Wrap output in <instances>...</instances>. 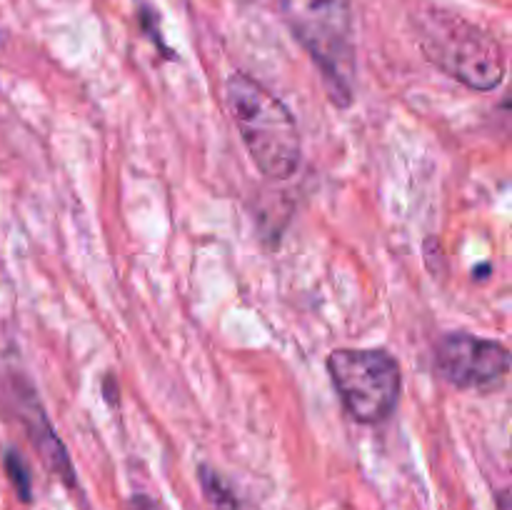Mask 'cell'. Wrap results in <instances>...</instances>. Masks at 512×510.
<instances>
[{
  "mask_svg": "<svg viewBox=\"0 0 512 510\" xmlns=\"http://www.w3.org/2000/svg\"><path fill=\"white\" fill-rule=\"evenodd\" d=\"M435 368L455 388L488 393L503 385L510 370V353L498 340L448 333L435 345Z\"/></svg>",
  "mask_w": 512,
  "mask_h": 510,
  "instance_id": "5b68a950",
  "label": "cell"
},
{
  "mask_svg": "<svg viewBox=\"0 0 512 510\" xmlns=\"http://www.w3.org/2000/svg\"><path fill=\"white\" fill-rule=\"evenodd\" d=\"M225 100L240 140L260 173L275 180L293 178L300 168L303 140L283 100L245 73L230 75Z\"/></svg>",
  "mask_w": 512,
  "mask_h": 510,
  "instance_id": "6da1fadb",
  "label": "cell"
},
{
  "mask_svg": "<svg viewBox=\"0 0 512 510\" xmlns=\"http://www.w3.org/2000/svg\"><path fill=\"white\" fill-rule=\"evenodd\" d=\"M130 510H160V508L153 498H148V495H133V500H130Z\"/></svg>",
  "mask_w": 512,
  "mask_h": 510,
  "instance_id": "9c48e42d",
  "label": "cell"
},
{
  "mask_svg": "<svg viewBox=\"0 0 512 510\" xmlns=\"http://www.w3.org/2000/svg\"><path fill=\"white\" fill-rule=\"evenodd\" d=\"M200 485H203V493L208 498V503L215 510H240L238 498L233 495L230 485L225 483L223 475L218 470H213L210 465H200Z\"/></svg>",
  "mask_w": 512,
  "mask_h": 510,
  "instance_id": "52a82bcc",
  "label": "cell"
},
{
  "mask_svg": "<svg viewBox=\"0 0 512 510\" xmlns=\"http://www.w3.org/2000/svg\"><path fill=\"white\" fill-rule=\"evenodd\" d=\"M328 373L355 423L375 425L393 415L403 373L400 363L385 350L340 348L328 355Z\"/></svg>",
  "mask_w": 512,
  "mask_h": 510,
  "instance_id": "277c9868",
  "label": "cell"
},
{
  "mask_svg": "<svg viewBox=\"0 0 512 510\" xmlns=\"http://www.w3.org/2000/svg\"><path fill=\"white\" fill-rule=\"evenodd\" d=\"M5 473H8L13 488L18 490V498L23 500V503H28L30 500V473H28V465L23 463L20 453H15V450H8V453H5Z\"/></svg>",
  "mask_w": 512,
  "mask_h": 510,
  "instance_id": "ba28073f",
  "label": "cell"
},
{
  "mask_svg": "<svg viewBox=\"0 0 512 510\" xmlns=\"http://www.w3.org/2000/svg\"><path fill=\"white\" fill-rule=\"evenodd\" d=\"M420 48L430 63L473 90H495L505 78V53L498 40L460 15L428 8L415 18Z\"/></svg>",
  "mask_w": 512,
  "mask_h": 510,
  "instance_id": "3957f363",
  "label": "cell"
},
{
  "mask_svg": "<svg viewBox=\"0 0 512 510\" xmlns=\"http://www.w3.org/2000/svg\"><path fill=\"white\" fill-rule=\"evenodd\" d=\"M280 13L305 53L323 73L330 100H353V5L350 0H278Z\"/></svg>",
  "mask_w": 512,
  "mask_h": 510,
  "instance_id": "7a4b0ae2",
  "label": "cell"
},
{
  "mask_svg": "<svg viewBox=\"0 0 512 510\" xmlns=\"http://www.w3.org/2000/svg\"><path fill=\"white\" fill-rule=\"evenodd\" d=\"M30 438H33L35 445H38V453H40V458H43L45 468L53 470V473L58 475L65 485H70V488H73L75 470H73V465H70V458H68V453H65L63 443L55 438V430L50 428L48 420L40 418V428L30 425Z\"/></svg>",
  "mask_w": 512,
  "mask_h": 510,
  "instance_id": "8992f818",
  "label": "cell"
}]
</instances>
